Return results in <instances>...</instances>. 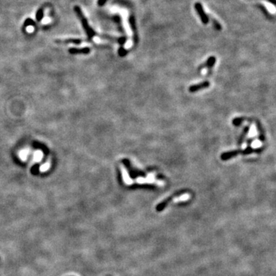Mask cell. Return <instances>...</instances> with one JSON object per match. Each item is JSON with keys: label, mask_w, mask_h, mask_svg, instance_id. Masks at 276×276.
Masks as SVG:
<instances>
[{"label": "cell", "mask_w": 276, "mask_h": 276, "mask_svg": "<svg viewBox=\"0 0 276 276\" xmlns=\"http://www.w3.org/2000/svg\"><path fill=\"white\" fill-rule=\"evenodd\" d=\"M74 11L76 13L77 16L78 17L79 20L81 22V25H82V27L84 28V30H85V33L88 35V38L89 40H92L93 39V38L97 35L95 31L90 26V25L88 23V21L87 19V18L85 17L84 13H83L82 9H81V7L79 6H74Z\"/></svg>", "instance_id": "1"}, {"label": "cell", "mask_w": 276, "mask_h": 276, "mask_svg": "<svg viewBox=\"0 0 276 276\" xmlns=\"http://www.w3.org/2000/svg\"><path fill=\"white\" fill-rule=\"evenodd\" d=\"M194 8H195V10L196 11V12H197L202 23L204 25L208 24L209 22V16L206 15V12H205L204 9H203V5H202L200 2H196V3L194 4Z\"/></svg>", "instance_id": "2"}, {"label": "cell", "mask_w": 276, "mask_h": 276, "mask_svg": "<svg viewBox=\"0 0 276 276\" xmlns=\"http://www.w3.org/2000/svg\"><path fill=\"white\" fill-rule=\"evenodd\" d=\"M129 23L130 25V28L133 32V39L134 41H137V26H136V21L135 18L133 15H130L129 18Z\"/></svg>", "instance_id": "3"}, {"label": "cell", "mask_w": 276, "mask_h": 276, "mask_svg": "<svg viewBox=\"0 0 276 276\" xmlns=\"http://www.w3.org/2000/svg\"><path fill=\"white\" fill-rule=\"evenodd\" d=\"M209 85V82L205 81V82L200 83V84H198V85H193V86H191L190 88H189V91H190V92H195L196 91H199L200 90V89L208 88Z\"/></svg>", "instance_id": "4"}, {"label": "cell", "mask_w": 276, "mask_h": 276, "mask_svg": "<svg viewBox=\"0 0 276 276\" xmlns=\"http://www.w3.org/2000/svg\"><path fill=\"white\" fill-rule=\"evenodd\" d=\"M69 52L72 54H77V53H84L88 54L90 52V49L88 47L82 48V49H76V48H72L69 49Z\"/></svg>", "instance_id": "5"}, {"label": "cell", "mask_w": 276, "mask_h": 276, "mask_svg": "<svg viewBox=\"0 0 276 276\" xmlns=\"http://www.w3.org/2000/svg\"><path fill=\"white\" fill-rule=\"evenodd\" d=\"M240 152H241L240 150H235V151H230V152L225 153V154H223L222 155L221 158L223 160H228V159H229V158L233 157V156H236L237 154Z\"/></svg>", "instance_id": "6"}, {"label": "cell", "mask_w": 276, "mask_h": 276, "mask_svg": "<svg viewBox=\"0 0 276 276\" xmlns=\"http://www.w3.org/2000/svg\"><path fill=\"white\" fill-rule=\"evenodd\" d=\"M44 17V9L42 7L39 8L37 10L35 13V19L37 22H41V20L43 19Z\"/></svg>", "instance_id": "7"}, {"label": "cell", "mask_w": 276, "mask_h": 276, "mask_svg": "<svg viewBox=\"0 0 276 276\" xmlns=\"http://www.w3.org/2000/svg\"><path fill=\"white\" fill-rule=\"evenodd\" d=\"M216 58H215V57H213V56L209 57V58L207 59L206 63L204 65L207 66L208 68H212V66L215 64V63H216Z\"/></svg>", "instance_id": "8"}, {"label": "cell", "mask_w": 276, "mask_h": 276, "mask_svg": "<svg viewBox=\"0 0 276 276\" xmlns=\"http://www.w3.org/2000/svg\"><path fill=\"white\" fill-rule=\"evenodd\" d=\"M31 25H32V26L35 25V22L32 20V19H30V18H28V19H27L24 22V25H23L22 29L24 30L25 28H26L28 26H31Z\"/></svg>", "instance_id": "9"}, {"label": "cell", "mask_w": 276, "mask_h": 276, "mask_svg": "<svg viewBox=\"0 0 276 276\" xmlns=\"http://www.w3.org/2000/svg\"><path fill=\"white\" fill-rule=\"evenodd\" d=\"M64 42L67 43H72V44H76V45H79L82 42V40L78 39V38H71V39H67L64 41Z\"/></svg>", "instance_id": "10"}, {"label": "cell", "mask_w": 276, "mask_h": 276, "mask_svg": "<svg viewBox=\"0 0 276 276\" xmlns=\"http://www.w3.org/2000/svg\"><path fill=\"white\" fill-rule=\"evenodd\" d=\"M212 24H213V25H214L215 28H216V30L221 31L222 28L221 25H220L219 23L218 22H217V21H216L215 19H212Z\"/></svg>", "instance_id": "11"}, {"label": "cell", "mask_w": 276, "mask_h": 276, "mask_svg": "<svg viewBox=\"0 0 276 276\" xmlns=\"http://www.w3.org/2000/svg\"><path fill=\"white\" fill-rule=\"evenodd\" d=\"M118 53H119V55H120V56H121V57L125 56V55H126V54H127V50L124 49V48L120 47V49H119Z\"/></svg>", "instance_id": "12"}, {"label": "cell", "mask_w": 276, "mask_h": 276, "mask_svg": "<svg viewBox=\"0 0 276 276\" xmlns=\"http://www.w3.org/2000/svg\"><path fill=\"white\" fill-rule=\"evenodd\" d=\"M117 41H118L119 43L121 45H124L125 44L127 41V38L126 37H120L119 38H117Z\"/></svg>", "instance_id": "13"}, {"label": "cell", "mask_w": 276, "mask_h": 276, "mask_svg": "<svg viewBox=\"0 0 276 276\" xmlns=\"http://www.w3.org/2000/svg\"><path fill=\"white\" fill-rule=\"evenodd\" d=\"M107 1L108 0H98V5L99 6H103L104 5H105Z\"/></svg>", "instance_id": "14"}, {"label": "cell", "mask_w": 276, "mask_h": 276, "mask_svg": "<svg viewBox=\"0 0 276 276\" xmlns=\"http://www.w3.org/2000/svg\"><path fill=\"white\" fill-rule=\"evenodd\" d=\"M265 1H267V2H270V3H272L273 6H275V0H265Z\"/></svg>", "instance_id": "15"}, {"label": "cell", "mask_w": 276, "mask_h": 276, "mask_svg": "<svg viewBox=\"0 0 276 276\" xmlns=\"http://www.w3.org/2000/svg\"><path fill=\"white\" fill-rule=\"evenodd\" d=\"M260 144H261V143H259V142H258V141H256L255 143H253V146H255V147H259V146H260Z\"/></svg>", "instance_id": "16"}]
</instances>
